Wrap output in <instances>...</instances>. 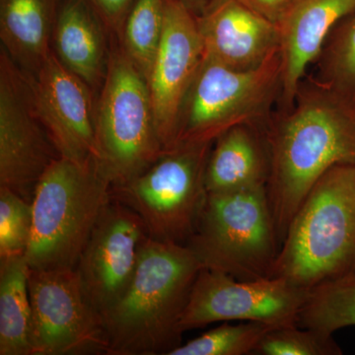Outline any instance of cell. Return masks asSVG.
<instances>
[{"label": "cell", "mask_w": 355, "mask_h": 355, "mask_svg": "<svg viewBox=\"0 0 355 355\" xmlns=\"http://www.w3.org/2000/svg\"><path fill=\"white\" fill-rule=\"evenodd\" d=\"M112 186L95 159L58 157L33 198V230L25 258L32 270L76 268L98 219L111 202Z\"/></svg>", "instance_id": "cell-4"}, {"label": "cell", "mask_w": 355, "mask_h": 355, "mask_svg": "<svg viewBox=\"0 0 355 355\" xmlns=\"http://www.w3.org/2000/svg\"><path fill=\"white\" fill-rule=\"evenodd\" d=\"M32 355L108 354L102 315L90 304L76 268L32 270Z\"/></svg>", "instance_id": "cell-9"}, {"label": "cell", "mask_w": 355, "mask_h": 355, "mask_svg": "<svg viewBox=\"0 0 355 355\" xmlns=\"http://www.w3.org/2000/svg\"><path fill=\"white\" fill-rule=\"evenodd\" d=\"M355 272V163L331 167L309 191L280 244L270 277L309 291Z\"/></svg>", "instance_id": "cell-3"}, {"label": "cell", "mask_w": 355, "mask_h": 355, "mask_svg": "<svg viewBox=\"0 0 355 355\" xmlns=\"http://www.w3.org/2000/svg\"><path fill=\"white\" fill-rule=\"evenodd\" d=\"M107 31L120 39L123 24L135 0H85Z\"/></svg>", "instance_id": "cell-27"}, {"label": "cell", "mask_w": 355, "mask_h": 355, "mask_svg": "<svg viewBox=\"0 0 355 355\" xmlns=\"http://www.w3.org/2000/svg\"><path fill=\"white\" fill-rule=\"evenodd\" d=\"M355 11V0H291L277 27L282 58L279 110L293 106L306 69L314 64L324 41L343 18Z\"/></svg>", "instance_id": "cell-16"}, {"label": "cell", "mask_w": 355, "mask_h": 355, "mask_svg": "<svg viewBox=\"0 0 355 355\" xmlns=\"http://www.w3.org/2000/svg\"><path fill=\"white\" fill-rule=\"evenodd\" d=\"M243 6L263 16L266 19L279 24L291 0H238Z\"/></svg>", "instance_id": "cell-28"}, {"label": "cell", "mask_w": 355, "mask_h": 355, "mask_svg": "<svg viewBox=\"0 0 355 355\" xmlns=\"http://www.w3.org/2000/svg\"><path fill=\"white\" fill-rule=\"evenodd\" d=\"M196 18L205 57L230 69H256L279 51L277 25L238 0H212Z\"/></svg>", "instance_id": "cell-15"}, {"label": "cell", "mask_w": 355, "mask_h": 355, "mask_svg": "<svg viewBox=\"0 0 355 355\" xmlns=\"http://www.w3.org/2000/svg\"><path fill=\"white\" fill-rule=\"evenodd\" d=\"M314 64L318 83L355 102V11L333 28Z\"/></svg>", "instance_id": "cell-22"}, {"label": "cell", "mask_w": 355, "mask_h": 355, "mask_svg": "<svg viewBox=\"0 0 355 355\" xmlns=\"http://www.w3.org/2000/svg\"><path fill=\"white\" fill-rule=\"evenodd\" d=\"M32 86L40 118L60 157L76 162L94 158L92 89L69 71L53 50L32 76Z\"/></svg>", "instance_id": "cell-14"}, {"label": "cell", "mask_w": 355, "mask_h": 355, "mask_svg": "<svg viewBox=\"0 0 355 355\" xmlns=\"http://www.w3.org/2000/svg\"><path fill=\"white\" fill-rule=\"evenodd\" d=\"M32 230V202L0 187V259L25 254Z\"/></svg>", "instance_id": "cell-26"}, {"label": "cell", "mask_w": 355, "mask_h": 355, "mask_svg": "<svg viewBox=\"0 0 355 355\" xmlns=\"http://www.w3.org/2000/svg\"><path fill=\"white\" fill-rule=\"evenodd\" d=\"M29 272L25 254L0 259V355H32Z\"/></svg>", "instance_id": "cell-20"}, {"label": "cell", "mask_w": 355, "mask_h": 355, "mask_svg": "<svg viewBox=\"0 0 355 355\" xmlns=\"http://www.w3.org/2000/svg\"><path fill=\"white\" fill-rule=\"evenodd\" d=\"M277 328L263 322L238 324H223L187 343H182L169 355L254 354L263 336Z\"/></svg>", "instance_id": "cell-24"}, {"label": "cell", "mask_w": 355, "mask_h": 355, "mask_svg": "<svg viewBox=\"0 0 355 355\" xmlns=\"http://www.w3.org/2000/svg\"><path fill=\"white\" fill-rule=\"evenodd\" d=\"M282 72L280 49L250 70L203 58L180 110L176 146L214 142L236 125H266L282 94Z\"/></svg>", "instance_id": "cell-6"}, {"label": "cell", "mask_w": 355, "mask_h": 355, "mask_svg": "<svg viewBox=\"0 0 355 355\" xmlns=\"http://www.w3.org/2000/svg\"><path fill=\"white\" fill-rule=\"evenodd\" d=\"M203 58L197 18L176 0H165L162 39L147 77L156 128L165 151L176 146L180 110Z\"/></svg>", "instance_id": "cell-13"}, {"label": "cell", "mask_w": 355, "mask_h": 355, "mask_svg": "<svg viewBox=\"0 0 355 355\" xmlns=\"http://www.w3.org/2000/svg\"><path fill=\"white\" fill-rule=\"evenodd\" d=\"M94 123L95 162L112 187L130 183L165 153L146 78L121 46L110 49Z\"/></svg>", "instance_id": "cell-5"}, {"label": "cell", "mask_w": 355, "mask_h": 355, "mask_svg": "<svg viewBox=\"0 0 355 355\" xmlns=\"http://www.w3.org/2000/svg\"><path fill=\"white\" fill-rule=\"evenodd\" d=\"M62 0H0L1 48L21 69L35 76L53 49Z\"/></svg>", "instance_id": "cell-19"}, {"label": "cell", "mask_w": 355, "mask_h": 355, "mask_svg": "<svg viewBox=\"0 0 355 355\" xmlns=\"http://www.w3.org/2000/svg\"><path fill=\"white\" fill-rule=\"evenodd\" d=\"M261 355H340L333 336L298 324L277 327L268 331L254 350Z\"/></svg>", "instance_id": "cell-25"}, {"label": "cell", "mask_w": 355, "mask_h": 355, "mask_svg": "<svg viewBox=\"0 0 355 355\" xmlns=\"http://www.w3.org/2000/svg\"><path fill=\"white\" fill-rule=\"evenodd\" d=\"M148 238L139 214L112 200L98 219L76 266L86 297L100 314L127 291Z\"/></svg>", "instance_id": "cell-12"}, {"label": "cell", "mask_w": 355, "mask_h": 355, "mask_svg": "<svg viewBox=\"0 0 355 355\" xmlns=\"http://www.w3.org/2000/svg\"><path fill=\"white\" fill-rule=\"evenodd\" d=\"M263 128L236 125L214 140L205 170L207 193L266 187L270 155Z\"/></svg>", "instance_id": "cell-18"}, {"label": "cell", "mask_w": 355, "mask_h": 355, "mask_svg": "<svg viewBox=\"0 0 355 355\" xmlns=\"http://www.w3.org/2000/svg\"><path fill=\"white\" fill-rule=\"evenodd\" d=\"M187 246L203 268L237 279L270 277L279 242L266 187L207 193Z\"/></svg>", "instance_id": "cell-7"}, {"label": "cell", "mask_w": 355, "mask_h": 355, "mask_svg": "<svg viewBox=\"0 0 355 355\" xmlns=\"http://www.w3.org/2000/svg\"><path fill=\"white\" fill-rule=\"evenodd\" d=\"M60 157L40 118L32 76L0 51V187L33 202L51 163Z\"/></svg>", "instance_id": "cell-10"}, {"label": "cell", "mask_w": 355, "mask_h": 355, "mask_svg": "<svg viewBox=\"0 0 355 355\" xmlns=\"http://www.w3.org/2000/svg\"><path fill=\"white\" fill-rule=\"evenodd\" d=\"M297 324L330 336L340 329L355 326V272L309 289Z\"/></svg>", "instance_id": "cell-21"}, {"label": "cell", "mask_w": 355, "mask_h": 355, "mask_svg": "<svg viewBox=\"0 0 355 355\" xmlns=\"http://www.w3.org/2000/svg\"><path fill=\"white\" fill-rule=\"evenodd\" d=\"M203 266L187 245L148 239L123 296L102 315L108 355H169Z\"/></svg>", "instance_id": "cell-2"}, {"label": "cell", "mask_w": 355, "mask_h": 355, "mask_svg": "<svg viewBox=\"0 0 355 355\" xmlns=\"http://www.w3.org/2000/svg\"><path fill=\"white\" fill-rule=\"evenodd\" d=\"M164 21L165 0H135L119 39L121 49L146 80L162 39Z\"/></svg>", "instance_id": "cell-23"}, {"label": "cell", "mask_w": 355, "mask_h": 355, "mask_svg": "<svg viewBox=\"0 0 355 355\" xmlns=\"http://www.w3.org/2000/svg\"><path fill=\"white\" fill-rule=\"evenodd\" d=\"M106 27L85 0H62L53 49L69 71L93 91L101 88L108 69Z\"/></svg>", "instance_id": "cell-17"}, {"label": "cell", "mask_w": 355, "mask_h": 355, "mask_svg": "<svg viewBox=\"0 0 355 355\" xmlns=\"http://www.w3.org/2000/svg\"><path fill=\"white\" fill-rule=\"evenodd\" d=\"M214 142H181L146 171L112 187V200L139 214L154 241L187 245L207 200L205 170Z\"/></svg>", "instance_id": "cell-8"}, {"label": "cell", "mask_w": 355, "mask_h": 355, "mask_svg": "<svg viewBox=\"0 0 355 355\" xmlns=\"http://www.w3.org/2000/svg\"><path fill=\"white\" fill-rule=\"evenodd\" d=\"M307 293L282 277L242 280L203 268L193 284L181 329L184 333L229 321L297 324Z\"/></svg>", "instance_id": "cell-11"}, {"label": "cell", "mask_w": 355, "mask_h": 355, "mask_svg": "<svg viewBox=\"0 0 355 355\" xmlns=\"http://www.w3.org/2000/svg\"><path fill=\"white\" fill-rule=\"evenodd\" d=\"M263 132L270 155L266 193L280 247L320 178L334 166L355 163V102L305 76L293 106L273 112Z\"/></svg>", "instance_id": "cell-1"}, {"label": "cell", "mask_w": 355, "mask_h": 355, "mask_svg": "<svg viewBox=\"0 0 355 355\" xmlns=\"http://www.w3.org/2000/svg\"><path fill=\"white\" fill-rule=\"evenodd\" d=\"M195 16L200 15L212 0H176Z\"/></svg>", "instance_id": "cell-29"}]
</instances>
